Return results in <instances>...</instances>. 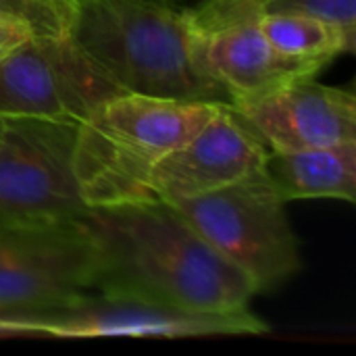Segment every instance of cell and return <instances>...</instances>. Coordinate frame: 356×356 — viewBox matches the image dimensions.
<instances>
[{
  "instance_id": "cell-6",
  "label": "cell",
  "mask_w": 356,
  "mask_h": 356,
  "mask_svg": "<svg viewBox=\"0 0 356 356\" xmlns=\"http://www.w3.org/2000/svg\"><path fill=\"white\" fill-rule=\"evenodd\" d=\"M77 125L6 119L0 138V225L71 223L90 209L73 173Z\"/></svg>"
},
{
  "instance_id": "cell-17",
  "label": "cell",
  "mask_w": 356,
  "mask_h": 356,
  "mask_svg": "<svg viewBox=\"0 0 356 356\" xmlns=\"http://www.w3.org/2000/svg\"><path fill=\"white\" fill-rule=\"evenodd\" d=\"M10 338H25L21 330L8 325V323H2L0 321V340H10Z\"/></svg>"
},
{
  "instance_id": "cell-2",
  "label": "cell",
  "mask_w": 356,
  "mask_h": 356,
  "mask_svg": "<svg viewBox=\"0 0 356 356\" xmlns=\"http://www.w3.org/2000/svg\"><path fill=\"white\" fill-rule=\"evenodd\" d=\"M67 33L123 92L232 104L196 60L186 8L169 0H83Z\"/></svg>"
},
{
  "instance_id": "cell-15",
  "label": "cell",
  "mask_w": 356,
  "mask_h": 356,
  "mask_svg": "<svg viewBox=\"0 0 356 356\" xmlns=\"http://www.w3.org/2000/svg\"><path fill=\"white\" fill-rule=\"evenodd\" d=\"M71 13L50 0H0V23L31 35H65Z\"/></svg>"
},
{
  "instance_id": "cell-8",
  "label": "cell",
  "mask_w": 356,
  "mask_h": 356,
  "mask_svg": "<svg viewBox=\"0 0 356 356\" xmlns=\"http://www.w3.org/2000/svg\"><path fill=\"white\" fill-rule=\"evenodd\" d=\"M25 338L96 340V338H209L261 336L269 323L257 313H188L136 298L88 294L77 302L48 313L2 319Z\"/></svg>"
},
{
  "instance_id": "cell-3",
  "label": "cell",
  "mask_w": 356,
  "mask_h": 356,
  "mask_svg": "<svg viewBox=\"0 0 356 356\" xmlns=\"http://www.w3.org/2000/svg\"><path fill=\"white\" fill-rule=\"evenodd\" d=\"M221 102L121 92L100 102L75 131L73 173L88 207L156 200L154 165L207 125Z\"/></svg>"
},
{
  "instance_id": "cell-12",
  "label": "cell",
  "mask_w": 356,
  "mask_h": 356,
  "mask_svg": "<svg viewBox=\"0 0 356 356\" xmlns=\"http://www.w3.org/2000/svg\"><path fill=\"white\" fill-rule=\"evenodd\" d=\"M265 175L286 202L356 200V142L305 150H269Z\"/></svg>"
},
{
  "instance_id": "cell-10",
  "label": "cell",
  "mask_w": 356,
  "mask_h": 356,
  "mask_svg": "<svg viewBox=\"0 0 356 356\" xmlns=\"http://www.w3.org/2000/svg\"><path fill=\"white\" fill-rule=\"evenodd\" d=\"M267 154L269 148L225 104L154 165L150 192L163 202L202 196L265 171Z\"/></svg>"
},
{
  "instance_id": "cell-13",
  "label": "cell",
  "mask_w": 356,
  "mask_h": 356,
  "mask_svg": "<svg viewBox=\"0 0 356 356\" xmlns=\"http://www.w3.org/2000/svg\"><path fill=\"white\" fill-rule=\"evenodd\" d=\"M267 42L282 54L298 60L330 65L342 54L355 52L356 33L325 19L298 13H269L257 17Z\"/></svg>"
},
{
  "instance_id": "cell-5",
  "label": "cell",
  "mask_w": 356,
  "mask_h": 356,
  "mask_svg": "<svg viewBox=\"0 0 356 356\" xmlns=\"http://www.w3.org/2000/svg\"><path fill=\"white\" fill-rule=\"evenodd\" d=\"M123 90L65 35H27L0 56V117L79 125Z\"/></svg>"
},
{
  "instance_id": "cell-19",
  "label": "cell",
  "mask_w": 356,
  "mask_h": 356,
  "mask_svg": "<svg viewBox=\"0 0 356 356\" xmlns=\"http://www.w3.org/2000/svg\"><path fill=\"white\" fill-rule=\"evenodd\" d=\"M4 127H6V119L0 117V138H2V134H4Z\"/></svg>"
},
{
  "instance_id": "cell-11",
  "label": "cell",
  "mask_w": 356,
  "mask_h": 356,
  "mask_svg": "<svg viewBox=\"0 0 356 356\" xmlns=\"http://www.w3.org/2000/svg\"><path fill=\"white\" fill-rule=\"evenodd\" d=\"M192 33L198 65L229 94L232 104L305 77H315L325 69L321 63L298 60L277 52L263 35L257 19L192 25Z\"/></svg>"
},
{
  "instance_id": "cell-4",
  "label": "cell",
  "mask_w": 356,
  "mask_h": 356,
  "mask_svg": "<svg viewBox=\"0 0 356 356\" xmlns=\"http://www.w3.org/2000/svg\"><path fill=\"white\" fill-rule=\"evenodd\" d=\"M169 204L215 252L250 280L257 294L273 292L300 273L302 257L286 211L288 202L265 171Z\"/></svg>"
},
{
  "instance_id": "cell-1",
  "label": "cell",
  "mask_w": 356,
  "mask_h": 356,
  "mask_svg": "<svg viewBox=\"0 0 356 356\" xmlns=\"http://www.w3.org/2000/svg\"><path fill=\"white\" fill-rule=\"evenodd\" d=\"M79 221L92 244L96 294L188 313L248 311L259 296L169 202L90 207Z\"/></svg>"
},
{
  "instance_id": "cell-16",
  "label": "cell",
  "mask_w": 356,
  "mask_h": 356,
  "mask_svg": "<svg viewBox=\"0 0 356 356\" xmlns=\"http://www.w3.org/2000/svg\"><path fill=\"white\" fill-rule=\"evenodd\" d=\"M27 35H31V33L25 31V29H21V27L0 23V56H2L8 48H13L15 44H19L21 40H25Z\"/></svg>"
},
{
  "instance_id": "cell-9",
  "label": "cell",
  "mask_w": 356,
  "mask_h": 356,
  "mask_svg": "<svg viewBox=\"0 0 356 356\" xmlns=\"http://www.w3.org/2000/svg\"><path fill=\"white\" fill-rule=\"evenodd\" d=\"M229 106L273 152L356 142L355 94L319 83L315 77L286 83Z\"/></svg>"
},
{
  "instance_id": "cell-14",
  "label": "cell",
  "mask_w": 356,
  "mask_h": 356,
  "mask_svg": "<svg viewBox=\"0 0 356 356\" xmlns=\"http://www.w3.org/2000/svg\"><path fill=\"white\" fill-rule=\"evenodd\" d=\"M192 25H211L227 19H257L269 13H298L325 19L356 33V0H204L186 8Z\"/></svg>"
},
{
  "instance_id": "cell-18",
  "label": "cell",
  "mask_w": 356,
  "mask_h": 356,
  "mask_svg": "<svg viewBox=\"0 0 356 356\" xmlns=\"http://www.w3.org/2000/svg\"><path fill=\"white\" fill-rule=\"evenodd\" d=\"M50 2H54V4H58V6H63L65 10H73L79 2H83V0H50Z\"/></svg>"
},
{
  "instance_id": "cell-7",
  "label": "cell",
  "mask_w": 356,
  "mask_h": 356,
  "mask_svg": "<svg viewBox=\"0 0 356 356\" xmlns=\"http://www.w3.org/2000/svg\"><path fill=\"white\" fill-rule=\"evenodd\" d=\"M81 221L0 225V321L65 309L94 292Z\"/></svg>"
}]
</instances>
